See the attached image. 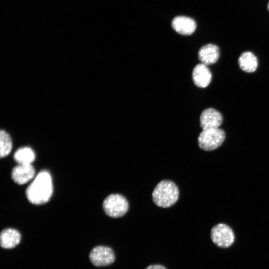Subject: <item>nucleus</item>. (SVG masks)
Segmentation results:
<instances>
[{
  "label": "nucleus",
  "mask_w": 269,
  "mask_h": 269,
  "mask_svg": "<svg viewBox=\"0 0 269 269\" xmlns=\"http://www.w3.org/2000/svg\"><path fill=\"white\" fill-rule=\"evenodd\" d=\"M53 193L51 176L47 170H42L27 187L25 194L32 204L41 205L48 202Z\"/></svg>",
  "instance_id": "f257e3e1"
},
{
  "label": "nucleus",
  "mask_w": 269,
  "mask_h": 269,
  "mask_svg": "<svg viewBox=\"0 0 269 269\" xmlns=\"http://www.w3.org/2000/svg\"><path fill=\"white\" fill-rule=\"evenodd\" d=\"M179 189L172 181L164 180L160 181L155 187L152 193L154 203L162 208L170 207L178 200Z\"/></svg>",
  "instance_id": "f03ea898"
},
{
  "label": "nucleus",
  "mask_w": 269,
  "mask_h": 269,
  "mask_svg": "<svg viewBox=\"0 0 269 269\" xmlns=\"http://www.w3.org/2000/svg\"><path fill=\"white\" fill-rule=\"evenodd\" d=\"M103 210L108 216L113 218L123 216L128 211L129 203L125 197L119 194L108 195L103 203Z\"/></svg>",
  "instance_id": "7ed1b4c3"
},
{
  "label": "nucleus",
  "mask_w": 269,
  "mask_h": 269,
  "mask_svg": "<svg viewBox=\"0 0 269 269\" xmlns=\"http://www.w3.org/2000/svg\"><path fill=\"white\" fill-rule=\"evenodd\" d=\"M225 138V133L221 129L203 130L198 137V143L200 148L211 151L221 145Z\"/></svg>",
  "instance_id": "20e7f679"
},
{
  "label": "nucleus",
  "mask_w": 269,
  "mask_h": 269,
  "mask_svg": "<svg viewBox=\"0 0 269 269\" xmlns=\"http://www.w3.org/2000/svg\"><path fill=\"white\" fill-rule=\"evenodd\" d=\"M210 236L213 243L221 248L231 246L235 238L231 228L224 223H218L214 226L211 229Z\"/></svg>",
  "instance_id": "39448f33"
},
{
  "label": "nucleus",
  "mask_w": 269,
  "mask_h": 269,
  "mask_svg": "<svg viewBox=\"0 0 269 269\" xmlns=\"http://www.w3.org/2000/svg\"><path fill=\"white\" fill-rule=\"evenodd\" d=\"M89 259L96 267H105L112 264L115 260L113 250L110 247L97 246L92 249L89 254Z\"/></svg>",
  "instance_id": "423d86ee"
},
{
  "label": "nucleus",
  "mask_w": 269,
  "mask_h": 269,
  "mask_svg": "<svg viewBox=\"0 0 269 269\" xmlns=\"http://www.w3.org/2000/svg\"><path fill=\"white\" fill-rule=\"evenodd\" d=\"M223 122L221 113L213 108H207L201 113L200 117L201 128L203 130L218 129Z\"/></svg>",
  "instance_id": "0eeeda50"
},
{
  "label": "nucleus",
  "mask_w": 269,
  "mask_h": 269,
  "mask_svg": "<svg viewBox=\"0 0 269 269\" xmlns=\"http://www.w3.org/2000/svg\"><path fill=\"white\" fill-rule=\"evenodd\" d=\"M35 174V169L31 164H18L13 168L11 177L16 183L22 185L32 179Z\"/></svg>",
  "instance_id": "6e6552de"
},
{
  "label": "nucleus",
  "mask_w": 269,
  "mask_h": 269,
  "mask_svg": "<svg viewBox=\"0 0 269 269\" xmlns=\"http://www.w3.org/2000/svg\"><path fill=\"white\" fill-rule=\"evenodd\" d=\"M171 26L177 33L184 35L192 34L196 27L195 21L188 17L178 16L173 18Z\"/></svg>",
  "instance_id": "1a4fd4ad"
},
{
  "label": "nucleus",
  "mask_w": 269,
  "mask_h": 269,
  "mask_svg": "<svg viewBox=\"0 0 269 269\" xmlns=\"http://www.w3.org/2000/svg\"><path fill=\"white\" fill-rule=\"evenodd\" d=\"M198 54L201 63L207 66L213 64L218 61L220 51L217 45L209 43L202 46L199 50Z\"/></svg>",
  "instance_id": "9d476101"
},
{
  "label": "nucleus",
  "mask_w": 269,
  "mask_h": 269,
  "mask_svg": "<svg viewBox=\"0 0 269 269\" xmlns=\"http://www.w3.org/2000/svg\"><path fill=\"white\" fill-rule=\"evenodd\" d=\"M211 78V72L207 65L200 63L194 68L192 79L197 86L200 88L206 87L210 84Z\"/></svg>",
  "instance_id": "9b49d317"
},
{
  "label": "nucleus",
  "mask_w": 269,
  "mask_h": 269,
  "mask_svg": "<svg viewBox=\"0 0 269 269\" xmlns=\"http://www.w3.org/2000/svg\"><path fill=\"white\" fill-rule=\"evenodd\" d=\"M21 234L17 230L6 228L2 230L0 235V244L1 248L12 249L18 245L20 241Z\"/></svg>",
  "instance_id": "f8f14e48"
},
{
  "label": "nucleus",
  "mask_w": 269,
  "mask_h": 269,
  "mask_svg": "<svg viewBox=\"0 0 269 269\" xmlns=\"http://www.w3.org/2000/svg\"><path fill=\"white\" fill-rule=\"evenodd\" d=\"M238 62L240 68L248 73L255 71L258 65L256 56L249 51L243 52L239 57Z\"/></svg>",
  "instance_id": "ddd939ff"
},
{
  "label": "nucleus",
  "mask_w": 269,
  "mask_h": 269,
  "mask_svg": "<svg viewBox=\"0 0 269 269\" xmlns=\"http://www.w3.org/2000/svg\"><path fill=\"white\" fill-rule=\"evenodd\" d=\"M13 158L18 164H31L35 160V154L32 148L24 146L19 148L14 152Z\"/></svg>",
  "instance_id": "4468645a"
},
{
  "label": "nucleus",
  "mask_w": 269,
  "mask_h": 269,
  "mask_svg": "<svg viewBox=\"0 0 269 269\" xmlns=\"http://www.w3.org/2000/svg\"><path fill=\"white\" fill-rule=\"evenodd\" d=\"M12 141L9 134L4 130L0 132V156L1 158L7 156L11 151Z\"/></svg>",
  "instance_id": "2eb2a0df"
},
{
  "label": "nucleus",
  "mask_w": 269,
  "mask_h": 269,
  "mask_svg": "<svg viewBox=\"0 0 269 269\" xmlns=\"http://www.w3.org/2000/svg\"><path fill=\"white\" fill-rule=\"evenodd\" d=\"M145 269H167L164 266L161 265H152L146 267Z\"/></svg>",
  "instance_id": "dca6fc26"
},
{
  "label": "nucleus",
  "mask_w": 269,
  "mask_h": 269,
  "mask_svg": "<svg viewBox=\"0 0 269 269\" xmlns=\"http://www.w3.org/2000/svg\"><path fill=\"white\" fill-rule=\"evenodd\" d=\"M268 9L269 10V2L268 5Z\"/></svg>",
  "instance_id": "f3484780"
}]
</instances>
